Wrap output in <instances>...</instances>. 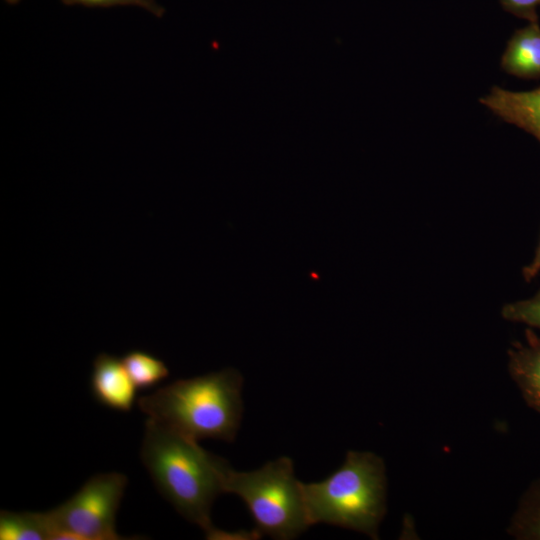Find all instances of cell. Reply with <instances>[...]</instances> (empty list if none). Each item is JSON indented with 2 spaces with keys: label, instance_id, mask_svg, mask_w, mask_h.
Here are the masks:
<instances>
[{
  "label": "cell",
  "instance_id": "7",
  "mask_svg": "<svg viewBox=\"0 0 540 540\" xmlns=\"http://www.w3.org/2000/svg\"><path fill=\"white\" fill-rule=\"evenodd\" d=\"M500 119L535 137L540 143V87L529 91H509L493 86L480 98Z\"/></svg>",
  "mask_w": 540,
  "mask_h": 540
},
{
  "label": "cell",
  "instance_id": "8",
  "mask_svg": "<svg viewBox=\"0 0 540 540\" xmlns=\"http://www.w3.org/2000/svg\"><path fill=\"white\" fill-rule=\"evenodd\" d=\"M508 369L527 406L540 414V337L532 329L508 350Z\"/></svg>",
  "mask_w": 540,
  "mask_h": 540
},
{
  "label": "cell",
  "instance_id": "12",
  "mask_svg": "<svg viewBox=\"0 0 540 540\" xmlns=\"http://www.w3.org/2000/svg\"><path fill=\"white\" fill-rule=\"evenodd\" d=\"M122 361L137 388H151L169 375V369L162 360L143 351H130Z\"/></svg>",
  "mask_w": 540,
  "mask_h": 540
},
{
  "label": "cell",
  "instance_id": "3",
  "mask_svg": "<svg viewBox=\"0 0 540 540\" xmlns=\"http://www.w3.org/2000/svg\"><path fill=\"white\" fill-rule=\"evenodd\" d=\"M310 526L326 523L378 538L386 512L383 460L372 452L348 451L342 466L320 482L302 483Z\"/></svg>",
  "mask_w": 540,
  "mask_h": 540
},
{
  "label": "cell",
  "instance_id": "4",
  "mask_svg": "<svg viewBox=\"0 0 540 540\" xmlns=\"http://www.w3.org/2000/svg\"><path fill=\"white\" fill-rule=\"evenodd\" d=\"M224 493L243 500L262 535L289 540L310 527L301 481L295 477L289 457H280L254 471L230 468L224 479Z\"/></svg>",
  "mask_w": 540,
  "mask_h": 540
},
{
  "label": "cell",
  "instance_id": "13",
  "mask_svg": "<svg viewBox=\"0 0 540 540\" xmlns=\"http://www.w3.org/2000/svg\"><path fill=\"white\" fill-rule=\"evenodd\" d=\"M501 315L508 321L540 329V289L529 299L505 304Z\"/></svg>",
  "mask_w": 540,
  "mask_h": 540
},
{
  "label": "cell",
  "instance_id": "16",
  "mask_svg": "<svg viewBox=\"0 0 540 540\" xmlns=\"http://www.w3.org/2000/svg\"><path fill=\"white\" fill-rule=\"evenodd\" d=\"M540 273V240L532 261L523 267L522 275L526 282H531Z\"/></svg>",
  "mask_w": 540,
  "mask_h": 540
},
{
  "label": "cell",
  "instance_id": "9",
  "mask_svg": "<svg viewBox=\"0 0 540 540\" xmlns=\"http://www.w3.org/2000/svg\"><path fill=\"white\" fill-rule=\"evenodd\" d=\"M501 67L519 78H540V26L537 21L512 35L503 52Z\"/></svg>",
  "mask_w": 540,
  "mask_h": 540
},
{
  "label": "cell",
  "instance_id": "5",
  "mask_svg": "<svg viewBox=\"0 0 540 540\" xmlns=\"http://www.w3.org/2000/svg\"><path fill=\"white\" fill-rule=\"evenodd\" d=\"M127 478L118 472L96 474L67 501L45 512L51 540H119L116 514Z\"/></svg>",
  "mask_w": 540,
  "mask_h": 540
},
{
  "label": "cell",
  "instance_id": "11",
  "mask_svg": "<svg viewBox=\"0 0 540 540\" xmlns=\"http://www.w3.org/2000/svg\"><path fill=\"white\" fill-rule=\"evenodd\" d=\"M508 533L519 540H540V479L522 495Z\"/></svg>",
  "mask_w": 540,
  "mask_h": 540
},
{
  "label": "cell",
  "instance_id": "17",
  "mask_svg": "<svg viewBox=\"0 0 540 540\" xmlns=\"http://www.w3.org/2000/svg\"><path fill=\"white\" fill-rule=\"evenodd\" d=\"M7 3L9 4H16L17 2H19L20 0H5Z\"/></svg>",
  "mask_w": 540,
  "mask_h": 540
},
{
  "label": "cell",
  "instance_id": "2",
  "mask_svg": "<svg viewBox=\"0 0 540 540\" xmlns=\"http://www.w3.org/2000/svg\"><path fill=\"white\" fill-rule=\"evenodd\" d=\"M243 377L234 368L179 379L142 396L137 403L147 419L189 439L231 442L238 432Z\"/></svg>",
  "mask_w": 540,
  "mask_h": 540
},
{
  "label": "cell",
  "instance_id": "14",
  "mask_svg": "<svg viewBox=\"0 0 540 540\" xmlns=\"http://www.w3.org/2000/svg\"><path fill=\"white\" fill-rule=\"evenodd\" d=\"M65 5H84L87 7H111L117 5H136L160 17L164 10L154 0H61Z\"/></svg>",
  "mask_w": 540,
  "mask_h": 540
},
{
  "label": "cell",
  "instance_id": "1",
  "mask_svg": "<svg viewBox=\"0 0 540 540\" xmlns=\"http://www.w3.org/2000/svg\"><path fill=\"white\" fill-rule=\"evenodd\" d=\"M141 460L156 488L185 519L200 526L209 538L216 527L211 508L224 493V479L231 468L198 441L146 420Z\"/></svg>",
  "mask_w": 540,
  "mask_h": 540
},
{
  "label": "cell",
  "instance_id": "6",
  "mask_svg": "<svg viewBox=\"0 0 540 540\" xmlns=\"http://www.w3.org/2000/svg\"><path fill=\"white\" fill-rule=\"evenodd\" d=\"M136 388L122 359L107 353L96 356L91 374V390L101 405L128 412L133 407Z\"/></svg>",
  "mask_w": 540,
  "mask_h": 540
},
{
  "label": "cell",
  "instance_id": "10",
  "mask_svg": "<svg viewBox=\"0 0 540 540\" xmlns=\"http://www.w3.org/2000/svg\"><path fill=\"white\" fill-rule=\"evenodd\" d=\"M1 540H51L45 512L0 513Z\"/></svg>",
  "mask_w": 540,
  "mask_h": 540
},
{
  "label": "cell",
  "instance_id": "15",
  "mask_svg": "<svg viewBox=\"0 0 540 540\" xmlns=\"http://www.w3.org/2000/svg\"><path fill=\"white\" fill-rule=\"evenodd\" d=\"M503 4L517 15L537 21L536 9L540 6V0H502Z\"/></svg>",
  "mask_w": 540,
  "mask_h": 540
}]
</instances>
